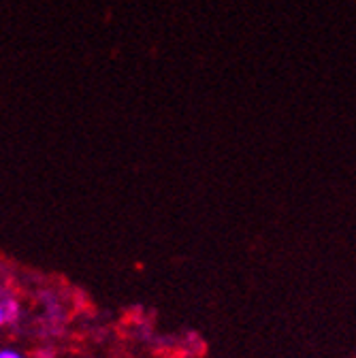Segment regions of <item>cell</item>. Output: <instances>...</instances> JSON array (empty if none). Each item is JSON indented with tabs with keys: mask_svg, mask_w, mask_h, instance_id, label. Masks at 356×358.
I'll list each match as a JSON object with an SVG mask.
<instances>
[{
	"mask_svg": "<svg viewBox=\"0 0 356 358\" xmlns=\"http://www.w3.org/2000/svg\"><path fill=\"white\" fill-rule=\"evenodd\" d=\"M7 324V309H5V303H0V327Z\"/></svg>",
	"mask_w": 356,
	"mask_h": 358,
	"instance_id": "obj_2",
	"label": "cell"
},
{
	"mask_svg": "<svg viewBox=\"0 0 356 358\" xmlns=\"http://www.w3.org/2000/svg\"><path fill=\"white\" fill-rule=\"evenodd\" d=\"M0 358H24V356L15 350H0Z\"/></svg>",
	"mask_w": 356,
	"mask_h": 358,
	"instance_id": "obj_1",
	"label": "cell"
}]
</instances>
